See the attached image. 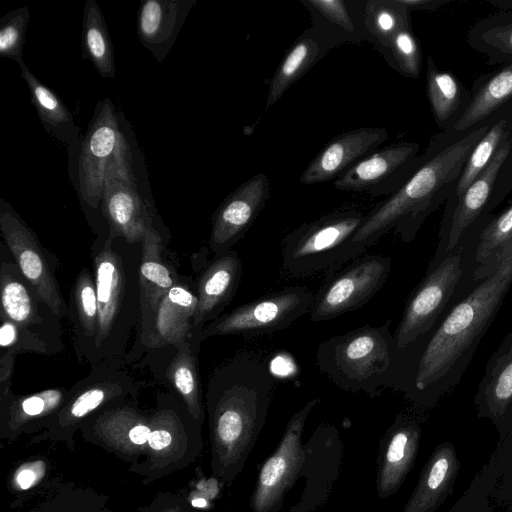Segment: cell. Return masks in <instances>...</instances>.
Instances as JSON below:
<instances>
[{
    "instance_id": "obj_1",
    "label": "cell",
    "mask_w": 512,
    "mask_h": 512,
    "mask_svg": "<svg viewBox=\"0 0 512 512\" xmlns=\"http://www.w3.org/2000/svg\"><path fill=\"white\" fill-rule=\"evenodd\" d=\"M511 285L512 260H504L495 273L478 281L438 325L401 348L400 371L393 388L415 401H424L456 385Z\"/></svg>"
},
{
    "instance_id": "obj_2",
    "label": "cell",
    "mask_w": 512,
    "mask_h": 512,
    "mask_svg": "<svg viewBox=\"0 0 512 512\" xmlns=\"http://www.w3.org/2000/svg\"><path fill=\"white\" fill-rule=\"evenodd\" d=\"M496 114L468 129L441 131L430 138L414 174L398 191L365 214L348 245L351 260L362 256L392 229L405 243L415 238L428 216L455 191L470 153Z\"/></svg>"
},
{
    "instance_id": "obj_3",
    "label": "cell",
    "mask_w": 512,
    "mask_h": 512,
    "mask_svg": "<svg viewBox=\"0 0 512 512\" xmlns=\"http://www.w3.org/2000/svg\"><path fill=\"white\" fill-rule=\"evenodd\" d=\"M274 387L269 365L249 353L222 363L209 378L205 409L213 474L227 485L242 471L266 422Z\"/></svg>"
},
{
    "instance_id": "obj_4",
    "label": "cell",
    "mask_w": 512,
    "mask_h": 512,
    "mask_svg": "<svg viewBox=\"0 0 512 512\" xmlns=\"http://www.w3.org/2000/svg\"><path fill=\"white\" fill-rule=\"evenodd\" d=\"M98 301V330L88 364H125L140 318L142 244L105 230L91 245Z\"/></svg>"
},
{
    "instance_id": "obj_5",
    "label": "cell",
    "mask_w": 512,
    "mask_h": 512,
    "mask_svg": "<svg viewBox=\"0 0 512 512\" xmlns=\"http://www.w3.org/2000/svg\"><path fill=\"white\" fill-rule=\"evenodd\" d=\"M391 320L331 337L317 347L318 369L339 388L378 396L398 378L401 348L390 331Z\"/></svg>"
},
{
    "instance_id": "obj_6",
    "label": "cell",
    "mask_w": 512,
    "mask_h": 512,
    "mask_svg": "<svg viewBox=\"0 0 512 512\" xmlns=\"http://www.w3.org/2000/svg\"><path fill=\"white\" fill-rule=\"evenodd\" d=\"M364 217L355 209L334 211L288 233L281 242L282 273L307 277L351 261L348 245Z\"/></svg>"
},
{
    "instance_id": "obj_7",
    "label": "cell",
    "mask_w": 512,
    "mask_h": 512,
    "mask_svg": "<svg viewBox=\"0 0 512 512\" xmlns=\"http://www.w3.org/2000/svg\"><path fill=\"white\" fill-rule=\"evenodd\" d=\"M119 362L101 363L71 388L67 399L36 439L71 443L77 430L94 414L119 406L138 396V385Z\"/></svg>"
},
{
    "instance_id": "obj_8",
    "label": "cell",
    "mask_w": 512,
    "mask_h": 512,
    "mask_svg": "<svg viewBox=\"0 0 512 512\" xmlns=\"http://www.w3.org/2000/svg\"><path fill=\"white\" fill-rule=\"evenodd\" d=\"M201 426L179 397L158 393L150 412L147 458L133 471L153 481L193 462L203 447Z\"/></svg>"
},
{
    "instance_id": "obj_9",
    "label": "cell",
    "mask_w": 512,
    "mask_h": 512,
    "mask_svg": "<svg viewBox=\"0 0 512 512\" xmlns=\"http://www.w3.org/2000/svg\"><path fill=\"white\" fill-rule=\"evenodd\" d=\"M106 230L130 243H141L147 230L160 227L152 206L139 193L129 143L121 138L106 172L101 196Z\"/></svg>"
},
{
    "instance_id": "obj_10",
    "label": "cell",
    "mask_w": 512,
    "mask_h": 512,
    "mask_svg": "<svg viewBox=\"0 0 512 512\" xmlns=\"http://www.w3.org/2000/svg\"><path fill=\"white\" fill-rule=\"evenodd\" d=\"M466 248V240L461 239L441 262L428 266L426 275L410 294L393 333L399 348L414 342L435 326L464 275Z\"/></svg>"
},
{
    "instance_id": "obj_11",
    "label": "cell",
    "mask_w": 512,
    "mask_h": 512,
    "mask_svg": "<svg viewBox=\"0 0 512 512\" xmlns=\"http://www.w3.org/2000/svg\"><path fill=\"white\" fill-rule=\"evenodd\" d=\"M315 294L306 287H287L240 305L208 323L197 338L260 335L278 332L309 313Z\"/></svg>"
},
{
    "instance_id": "obj_12",
    "label": "cell",
    "mask_w": 512,
    "mask_h": 512,
    "mask_svg": "<svg viewBox=\"0 0 512 512\" xmlns=\"http://www.w3.org/2000/svg\"><path fill=\"white\" fill-rule=\"evenodd\" d=\"M392 267L390 257L362 255L343 269L326 273L314 296L310 320L322 322L360 309L383 287Z\"/></svg>"
},
{
    "instance_id": "obj_13",
    "label": "cell",
    "mask_w": 512,
    "mask_h": 512,
    "mask_svg": "<svg viewBox=\"0 0 512 512\" xmlns=\"http://www.w3.org/2000/svg\"><path fill=\"white\" fill-rule=\"evenodd\" d=\"M0 231L25 279L56 314L67 318L68 304L56 275L58 259L41 245L33 230L3 198L0 199Z\"/></svg>"
},
{
    "instance_id": "obj_14",
    "label": "cell",
    "mask_w": 512,
    "mask_h": 512,
    "mask_svg": "<svg viewBox=\"0 0 512 512\" xmlns=\"http://www.w3.org/2000/svg\"><path fill=\"white\" fill-rule=\"evenodd\" d=\"M320 399H312L289 420L274 453L262 464L250 506L252 512H279L286 492L301 475L306 458L302 435L306 420Z\"/></svg>"
},
{
    "instance_id": "obj_15",
    "label": "cell",
    "mask_w": 512,
    "mask_h": 512,
    "mask_svg": "<svg viewBox=\"0 0 512 512\" xmlns=\"http://www.w3.org/2000/svg\"><path fill=\"white\" fill-rule=\"evenodd\" d=\"M420 145L398 142L377 149L333 181L341 191L390 196L414 174L421 163Z\"/></svg>"
},
{
    "instance_id": "obj_16",
    "label": "cell",
    "mask_w": 512,
    "mask_h": 512,
    "mask_svg": "<svg viewBox=\"0 0 512 512\" xmlns=\"http://www.w3.org/2000/svg\"><path fill=\"white\" fill-rule=\"evenodd\" d=\"M6 248L3 242L0 264V316L64 350L62 318L40 298Z\"/></svg>"
},
{
    "instance_id": "obj_17",
    "label": "cell",
    "mask_w": 512,
    "mask_h": 512,
    "mask_svg": "<svg viewBox=\"0 0 512 512\" xmlns=\"http://www.w3.org/2000/svg\"><path fill=\"white\" fill-rule=\"evenodd\" d=\"M511 152L512 136L502 144L488 166L459 197L446 201L437 249L429 266L441 262L469 229L488 214V205L498 174Z\"/></svg>"
},
{
    "instance_id": "obj_18",
    "label": "cell",
    "mask_w": 512,
    "mask_h": 512,
    "mask_svg": "<svg viewBox=\"0 0 512 512\" xmlns=\"http://www.w3.org/2000/svg\"><path fill=\"white\" fill-rule=\"evenodd\" d=\"M120 122L109 98L99 101L81 143L78 182L81 199L98 209L106 169L123 137Z\"/></svg>"
},
{
    "instance_id": "obj_19",
    "label": "cell",
    "mask_w": 512,
    "mask_h": 512,
    "mask_svg": "<svg viewBox=\"0 0 512 512\" xmlns=\"http://www.w3.org/2000/svg\"><path fill=\"white\" fill-rule=\"evenodd\" d=\"M167 245L165 228L151 227L147 230L142 242L140 264V318L132 347L125 359L126 366L136 363L160 300L182 277L167 258Z\"/></svg>"
},
{
    "instance_id": "obj_20",
    "label": "cell",
    "mask_w": 512,
    "mask_h": 512,
    "mask_svg": "<svg viewBox=\"0 0 512 512\" xmlns=\"http://www.w3.org/2000/svg\"><path fill=\"white\" fill-rule=\"evenodd\" d=\"M199 351L190 342H179L156 348L139 362L142 366H148L154 378L179 397L192 417L202 425L205 406L199 372Z\"/></svg>"
},
{
    "instance_id": "obj_21",
    "label": "cell",
    "mask_w": 512,
    "mask_h": 512,
    "mask_svg": "<svg viewBox=\"0 0 512 512\" xmlns=\"http://www.w3.org/2000/svg\"><path fill=\"white\" fill-rule=\"evenodd\" d=\"M270 195L265 173L255 174L229 194L212 216L211 251L217 254L231 250L253 225Z\"/></svg>"
},
{
    "instance_id": "obj_22",
    "label": "cell",
    "mask_w": 512,
    "mask_h": 512,
    "mask_svg": "<svg viewBox=\"0 0 512 512\" xmlns=\"http://www.w3.org/2000/svg\"><path fill=\"white\" fill-rule=\"evenodd\" d=\"M197 307L195 280L182 275L180 281L160 300L135 365L156 348L179 342L191 343Z\"/></svg>"
},
{
    "instance_id": "obj_23",
    "label": "cell",
    "mask_w": 512,
    "mask_h": 512,
    "mask_svg": "<svg viewBox=\"0 0 512 512\" xmlns=\"http://www.w3.org/2000/svg\"><path fill=\"white\" fill-rule=\"evenodd\" d=\"M242 263L237 251L231 249L214 254L198 274L195 284L198 307L191 344L200 350L197 338L204 327L222 315L235 296L242 279Z\"/></svg>"
},
{
    "instance_id": "obj_24",
    "label": "cell",
    "mask_w": 512,
    "mask_h": 512,
    "mask_svg": "<svg viewBox=\"0 0 512 512\" xmlns=\"http://www.w3.org/2000/svg\"><path fill=\"white\" fill-rule=\"evenodd\" d=\"M387 138L388 133L383 127H360L336 135L312 159L299 181L314 185L335 180L379 149Z\"/></svg>"
},
{
    "instance_id": "obj_25",
    "label": "cell",
    "mask_w": 512,
    "mask_h": 512,
    "mask_svg": "<svg viewBox=\"0 0 512 512\" xmlns=\"http://www.w3.org/2000/svg\"><path fill=\"white\" fill-rule=\"evenodd\" d=\"M68 393L65 387L47 388L29 395H15L12 389L0 391L2 436L14 438L46 429Z\"/></svg>"
},
{
    "instance_id": "obj_26",
    "label": "cell",
    "mask_w": 512,
    "mask_h": 512,
    "mask_svg": "<svg viewBox=\"0 0 512 512\" xmlns=\"http://www.w3.org/2000/svg\"><path fill=\"white\" fill-rule=\"evenodd\" d=\"M419 426L398 416L381 439L377 465V492L380 499L399 490L416 458Z\"/></svg>"
},
{
    "instance_id": "obj_27",
    "label": "cell",
    "mask_w": 512,
    "mask_h": 512,
    "mask_svg": "<svg viewBox=\"0 0 512 512\" xmlns=\"http://www.w3.org/2000/svg\"><path fill=\"white\" fill-rule=\"evenodd\" d=\"M195 0H143L137 13V35L161 62L173 46Z\"/></svg>"
},
{
    "instance_id": "obj_28",
    "label": "cell",
    "mask_w": 512,
    "mask_h": 512,
    "mask_svg": "<svg viewBox=\"0 0 512 512\" xmlns=\"http://www.w3.org/2000/svg\"><path fill=\"white\" fill-rule=\"evenodd\" d=\"M458 470L459 461L453 445L437 446L402 512H433L450 494Z\"/></svg>"
},
{
    "instance_id": "obj_29",
    "label": "cell",
    "mask_w": 512,
    "mask_h": 512,
    "mask_svg": "<svg viewBox=\"0 0 512 512\" xmlns=\"http://www.w3.org/2000/svg\"><path fill=\"white\" fill-rule=\"evenodd\" d=\"M67 304L77 359L88 363L98 330L99 312L95 276L86 267L76 276Z\"/></svg>"
},
{
    "instance_id": "obj_30",
    "label": "cell",
    "mask_w": 512,
    "mask_h": 512,
    "mask_svg": "<svg viewBox=\"0 0 512 512\" xmlns=\"http://www.w3.org/2000/svg\"><path fill=\"white\" fill-rule=\"evenodd\" d=\"M475 400L479 412L494 421L512 410V331L487 361Z\"/></svg>"
},
{
    "instance_id": "obj_31",
    "label": "cell",
    "mask_w": 512,
    "mask_h": 512,
    "mask_svg": "<svg viewBox=\"0 0 512 512\" xmlns=\"http://www.w3.org/2000/svg\"><path fill=\"white\" fill-rule=\"evenodd\" d=\"M512 102V62L479 75L470 89L469 103L450 131L468 129Z\"/></svg>"
},
{
    "instance_id": "obj_32",
    "label": "cell",
    "mask_w": 512,
    "mask_h": 512,
    "mask_svg": "<svg viewBox=\"0 0 512 512\" xmlns=\"http://www.w3.org/2000/svg\"><path fill=\"white\" fill-rule=\"evenodd\" d=\"M315 28L306 30L291 45L270 79L265 111L271 108L329 49L327 38Z\"/></svg>"
},
{
    "instance_id": "obj_33",
    "label": "cell",
    "mask_w": 512,
    "mask_h": 512,
    "mask_svg": "<svg viewBox=\"0 0 512 512\" xmlns=\"http://www.w3.org/2000/svg\"><path fill=\"white\" fill-rule=\"evenodd\" d=\"M469 231L475 238L472 276L480 281L498 270L504 247L512 238V198L502 211L484 215Z\"/></svg>"
},
{
    "instance_id": "obj_34",
    "label": "cell",
    "mask_w": 512,
    "mask_h": 512,
    "mask_svg": "<svg viewBox=\"0 0 512 512\" xmlns=\"http://www.w3.org/2000/svg\"><path fill=\"white\" fill-rule=\"evenodd\" d=\"M426 64V94L432 115L441 131H450L469 103L470 90L451 72L439 69L432 56Z\"/></svg>"
},
{
    "instance_id": "obj_35",
    "label": "cell",
    "mask_w": 512,
    "mask_h": 512,
    "mask_svg": "<svg viewBox=\"0 0 512 512\" xmlns=\"http://www.w3.org/2000/svg\"><path fill=\"white\" fill-rule=\"evenodd\" d=\"M21 75L31 95V102L45 130L65 145H73L79 138L80 128L62 100L44 85L25 65L19 63Z\"/></svg>"
},
{
    "instance_id": "obj_36",
    "label": "cell",
    "mask_w": 512,
    "mask_h": 512,
    "mask_svg": "<svg viewBox=\"0 0 512 512\" xmlns=\"http://www.w3.org/2000/svg\"><path fill=\"white\" fill-rule=\"evenodd\" d=\"M472 49L485 55L489 65L512 62V11L500 10L489 14L468 31Z\"/></svg>"
},
{
    "instance_id": "obj_37",
    "label": "cell",
    "mask_w": 512,
    "mask_h": 512,
    "mask_svg": "<svg viewBox=\"0 0 512 512\" xmlns=\"http://www.w3.org/2000/svg\"><path fill=\"white\" fill-rule=\"evenodd\" d=\"M512 136V102L496 114L495 120L470 153L457 186L448 200H455L482 173L502 144ZM447 200V201H448Z\"/></svg>"
},
{
    "instance_id": "obj_38",
    "label": "cell",
    "mask_w": 512,
    "mask_h": 512,
    "mask_svg": "<svg viewBox=\"0 0 512 512\" xmlns=\"http://www.w3.org/2000/svg\"><path fill=\"white\" fill-rule=\"evenodd\" d=\"M82 55L105 78H114L116 66L103 13L95 0H86L83 13Z\"/></svg>"
},
{
    "instance_id": "obj_39",
    "label": "cell",
    "mask_w": 512,
    "mask_h": 512,
    "mask_svg": "<svg viewBox=\"0 0 512 512\" xmlns=\"http://www.w3.org/2000/svg\"><path fill=\"white\" fill-rule=\"evenodd\" d=\"M0 384L12 382L15 361L20 353L54 355L63 351L40 335L23 329L0 316Z\"/></svg>"
},
{
    "instance_id": "obj_40",
    "label": "cell",
    "mask_w": 512,
    "mask_h": 512,
    "mask_svg": "<svg viewBox=\"0 0 512 512\" xmlns=\"http://www.w3.org/2000/svg\"><path fill=\"white\" fill-rule=\"evenodd\" d=\"M411 12L398 0H370L365 3L364 26L385 51L400 30L411 27Z\"/></svg>"
},
{
    "instance_id": "obj_41",
    "label": "cell",
    "mask_w": 512,
    "mask_h": 512,
    "mask_svg": "<svg viewBox=\"0 0 512 512\" xmlns=\"http://www.w3.org/2000/svg\"><path fill=\"white\" fill-rule=\"evenodd\" d=\"M29 512H110L104 499L82 488H60L51 498Z\"/></svg>"
},
{
    "instance_id": "obj_42",
    "label": "cell",
    "mask_w": 512,
    "mask_h": 512,
    "mask_svg": "<svg viewBox=\"0 0 512 512\" xmlns=\"http://www.w3.org/2000/svg\"><path fill=\"white\" fill-rule=\"evenodd\" d=\"M386 52L390 55L395 68L404 76L416 79L422 66L420 43L411 27L397 32L391 39Z\"/></svg>"
},
{
    "instance_id": "obj_43",
    "label": "cell",
    "mask_w": 512,
    "mask_h": 512,
    "mask_svg": "<svg viewBox=\"0 0 512 512\" xmlns=\"http://www.w3.org/2000/svg\"><path fill=\"white\" fill-rule=\"evenodd\" d=\"M30 19L27 7L14 9L0 20V55L23 61L22 52L25 43L26 29Z\"/></svg>"
},
{
    "instance_id": "obj_44",
    "label": "cell",
    "mask_w": 512,
    "mask_h": 512,
    "mask_svg": "<svg viewBox=\"0 0 512 512\" xmlns=\"http://www.w3.org/2000/svg\"><path fill=\"white\" fill-rule=\"evenodd\" d=\"M302 3L345 33L354 35L357 32L351 14L344 1L302 0Z\"/></svg>"
},
{
    "instance_id": "obj_45",
    "label": "cell",
    "mask_w": 512,
    "mask_h": 512,
    "mask_svg": "<svg viewBox=\"0 0 512 512\" xmlns=\"http://www.w3.org/2000/svg\"><path fill=\"white\" fill-rule=\"evenodd\" d=\"M512 192V152L507 157L504 162L495 186L493 190V194L491 200L488 205V214L491 213L493 209H495L499 204L503 202V200L507 197L508 194Z\"/></svg>"
},
{
    "instance_id": "obj_46",
    "label": "cell",
    "mask_w": 512,
    "mask_h": 512,
    "mask_svg": "<svg viewBox=\"0 0 512 512\" xmlns=\"http://www.w3.org/2000/svg\"><path fill=\"white\" fill-rule=\"evenodd\" d=\"M148 512H202L185 498L171 493H162L147 507Z\"/></svg>"
},
{
    "instance_id": "obj_47",
    "label": "cell",
    "mask_w": 512,
    "mask_h": 512,
    "mask_svg": "<svg viewBox=\"0 0 512 512\" xmlns=\"http://www.w3.org/2000/svg\"><path fill=\"white\" fill-rule=\"evenodd\" d=\"M40 464L22 465L15 474L16 486L21 490H28L40 480Z\"/></svg>"
},
{
    "instance_id": "obj_48",
    "label": "cell",
    "mask_w": 512,
    "mask_h": 512,
    "mask_svg": "<svg viewBox=\"0 0 512 512\" xmlns=\"http://www.w3.org/2000/svg\"><path fill=\"white\" fill-rule=\"evenodd\" d=\"M410 12L436 11L448 4L450 0H398Z\"/></svg>"
},
{
    "instance_id": "obj_49",
    "label": "cell",
    "mask_w": 512,
    "mask_h": 512,
    "mask_svg": "<svg viewBox=\"0 0 512 512\" xmlns=\"http://www.w3.org/2000/svg\"><path fill=\"white\" fill-rule=\"evenodd\" d=\"M487 2L500 10L512 11V0H487Z\"/></svg>"
},
{
    "instance_id": "obj_50",
    "label": "cell",
    "mask_w": 512,
    "mask_h": 512,
    "mask_svg": "<svg viewBox=\"0 0 512 512\" xmlns=\"http://www.w3.org/2000/svg\"><path fill=\"white\" fill-rule=\"evenodd\" d=\"M504 260H512V238H511V240L506 244V246L504 247V250H503V252H502L500 262H502V261H504Z\"/></svg>"
},
{
    "instance_id": "obj_51",
    "label": "cell",
    "mask_w": 512,
    "mask_h": 512,
    "mask_svg": "<svg viewBox=\"0 0 512 512\" xmlns=\"http://www.w3.org/2000/svg\"><path fill=\"white\" fill-rule=\"evenodd\" d=\"M190 503L192 504V506L199 509L207 506V501L203 498H195L191 500Z\"/></svg>"
},
{
    "instance_id": "obj_52",
    "label": "cell",
    "mask_w": 512,
    "mask_h": 512,
    "mask_svg": "<svg viewBox=\"0 0 512 512\" xmlns=\"http://www.w3.org/2000/svg\"><path fill=\"white\" fill-rule=\"evenodd\" d=\"M141 512H148L147 507H144V509H142V511H141Z\"/></svg>"
}]
</instances>
